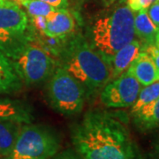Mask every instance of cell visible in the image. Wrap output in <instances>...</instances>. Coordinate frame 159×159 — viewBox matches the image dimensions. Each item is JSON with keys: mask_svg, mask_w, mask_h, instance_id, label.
Wrapping results in <instances>:
<instances>
[{"mask_svg": "<svg viewBox=\"0 0 159 159\" xmlns=\"http://www.w3.org/2000/svg\"><path fill=\"white\" fill-rule=\"evenodd\" d=\"M134 33L142 42L144 49L148 45L155 44V38L159 29L148 16L147 9L134 12Z\"/></svg>", "mask_w": 159, "mask_h": 159, "instance_id": "5bb4252c", "label": "cell"}, {"mask_svg": "<svg viewBox=\"0 0 159 159\" xmlns=\"http://www.w3.org/2000/svg\"><path fill=\"white\" fill-rule=\"evenodd\" d=\"M6 55L12 63L20 79L26 84H38L51 77L55 70V61L49 52L30 38L21 42Z\"/></svg>", "mask_w": 159, "mask_h": 159, "instance_id": "277c9868", "label": "cell"}, {"mask_svg": "<svg viewBox=\"0 0 159 159\" xmlns=\"http://www.w3.org/2000/svg\"><path fill=\"white\" fill-rule=\"evenodd\" d=\"M23 6L26 7L31 17L43 16L47 18L53 11L57 10L53 6H50L49 4L41 0H29Z\"/></svg>", "mask_w": 159, "mask_h": 159, "instance_id": "ac0fdd59", "label": "cell"}, {"mask_svg": "<svg viewBox=\"0 0 159 159\" xmlns=\"http://www.w3.org/2000/svg\"><path fill=\"white\" fill-rule=\"evenodd\" d=\"M47 95L52 109L66 116L80 112L87 97L84 87L61 66L51 75Z\"/></svg>", "mask_w": 159, "mask_h": 159, "instance_id": "8992f818", "label": "cell"}, {"mask_svg": "<svg viewBox=\"0 0 159 159\" xmlns=\"http://www.w3.org/2000/svg\"><path fill=\"white\" fill-rule=\"evenodd\" d=\"M147 11L152 22L159 29V0L155 1L147 9Z\"/></svg>", "mask_w": 159, "mask_h": 159, "instance_id": "ffe728a7", "label": "cell"}, {"mask_svg": "<svg viewBox=\"0 0 159 159\" xmlns=\"http://www.w3.org/2000/svg\"><path fill=\"white\" fill-rule=\"evenodd\" d=\"M23 124L14 119L0 120V157L5 158L11 153Z\"/></svg>", "mask_w": 159, "mask_h": 159, "instance_id": "4fadbf2b", "label": "cell"}, {"mask_svg": "<svg viewBox=\"0 0 159 159\" xmlns=\"http://www.w3.org/2000/svg\"><path fill=\"white\" fill-rule=\"evenodd\" d=\"M143 51L144 47L142 42L135 38L123 48H121L110 61V66L111 69V80L116 79L120 74L125 73L132 62Z\"/></svg>", "mask_w": 159, "mask_h": 159, "instance_id": "8fae6325", "label": "cell"}, {"mask_svg": "<svg viewBox=\"0 0 159 159\" xmlns=\"http://www.w3.org/2000/svg\"><path fill=\"white\" fill-rule=\"evenodd\" d=\"M20 87L21 81L12 63L0 51V94L16 91Z\"/></svg>", "mask_w": 159, "mask_h": 159, "instance_id": "9a60e30c", "label": "cell"}, {"mask_svg": "<svg viewBox=\"0 0 159 159\" xmlns=\"http://www.w3.org/2000/svg\"><path fill=\"white\" fill-rule=\"evenodd\" d=\"M59 55L61 67L74 76L89 95L102 90L111 80V69L108 61L81 34L70 38Z\"/></svg>", "mask_w": 159, "mask_h": 159, "instance_id": "7a4b0ae2", "label": "cell"}, {"mask_svg": "<svg viewBox=\"0 0 159 159\" xmlns=\"http://www.w3.org/2000/svg\"><path fill=\"white\" fill-rule=\"evenodd\" d=\"M159 97V80L155 81L151 84L144 86L139 93L135 102L131 107V112L136 111L137 110L142 108V106L149 102L157 100Z\"/></svg>", "mask_w": 159, "mask_h": 159, "instance_id": "e0dca14e", "label": "cell"}, {"mask_svg": "<svg viewBox=\"0 0 159 159\" xmlns=\"http://www.w3.org/2000/svg\"><path fill=\"white\" fill-rule=\"evenodd\" d=\"M70 135L81 159H146L120 112L89 111L71 126Z\"/></svg>", "mask_w": 159, "mask_h": 159, "instance_id": "6da1fadb", "label": "cell"}, {"mask_svg": "<svg viewBox=\"0 0 159 159\" xmlns=\"http://www.w3.org/2000/svg\"><path fill=\"white\" fill-rule=\"evenodd\" d=\"M156 151H157V156H158V157H159V131H158V134H157V142H156Z\"/></svg>", "mask_w": 159, "mask_h": 159, "instance_id": "4316f807", "label": "cell"}, {"mask_svg": "<svg viewBox=\"0 0 159 159\" xmlns=\"http://www.w3.org/2000/svg\"><path fill=\"white\" fill-rule=\"evenodd\" d=\"M57 10H65L68 6V0H41Z\"/></svg>", "mask_w": 159, "mask_h": 159, "instance_id": "cb8c5ba5", "label": "cell"}, {"mask_svg": "<svg viewBox=\"0 0 159 159\" xmlns=\"http://www.w3.org/2000/svg\"><path fill=\"white\" fill-rule=\"evenodd\" d=\"M133 122L141 132H151L159 128V97L153 102L131 112Z\"/></svg>", "mask_w": 159, "mask_h": 159, "instance_id": "7c38bea8", "label": "cell"}, {"mask_svg": "<svg viewBox=\"0 0 159 159\" xmlns=\"http://www.w3.org/2000/svg\"><path fill=\"white\" fill-rule=\"evenodd\" d=\"M29 19L18 4L6 0L0 5V51L7 53L29 39Z\"/></svg>", "mask_w": 159, "mask_h": 159, "instance_id": "52a82bcc", "label": "cell"}, {"mask_svg": "<svg viewBox=\"0 0 159 159\" xmlns=\"http://www.w3.org/2000/svg\"><path fill=\"white\" fill-rule=\"evenodd\" d=\"M155 46L159 50V30L157 31V35H156V38H155Z\"/></svg>", "mask_w": 159, "mask_h": 159, "instance_id": "484cf974", "label": "cell"}, {"mask_svg": "<svg viewBox=\"0 0 159 159\" xmlns=\"http://www.w3.org/2000/svg\"><path fill=\"white\" fill-rule=\"evenodd\" d=\"M74 17L65 10H56L47 17V25L43 35L49 38H64L74 32Z\"/></svg>", "mask_w": 159, "mask_h": 159, "instance_id": "30bf717a", "label": "cell"}, {"mask_svg": "<svg viewBox=\"0 0 159 159\" xmlns=\"http://www.w3.org/2000/svg\"><path fill=\"white\" fill-rule=\"evenodd\" d=\"M134 12L126 5L115 7L89 29V43L110 65L118 51L135 38Z\"/></svg>", "mask_w": 159, "mask_h": 159, "instance_id": "3957f363", "label": "cell"}, {"mask_svg": "<svg viewBox=\"0 0 159 159\" xmlns=\"http://www.w3.org/2000/svg\"><path fill=\"white\" fill-rule=\"evenodd\" d=\"M51 159H81L76 154L74 149H66L63 151H58L53 157Z\"/></svg>", "mask_w": 159, "mask_h": 159, "instance_id": "44dd1931", "label": "cell"}, {"mask_svg": "<svg viewBox=\"0 0 159 159\" xmlns=\"http://www.w3.org/2000/svg\"><path fill=\"white\" fill-rule=\"evenodd\" d=\"M9 1H11V2H14V3H16L18 4L19 6H24L29 0H9Z\"/></svg>", "mask_w": 159, "mask_h": 159, "instance_id": "d4e9b609", "label": "cell"}, {"mask_svg": "<svg viewBox=\"0 0 159 159\" xmlns=\"http://www.w3.org/2000/svg\"><path fill=\"white\" fill-rule=\"evenodd\" d=\"M142 86L127 71L110 80L101 90L100 100L105 107L126 108L135 102Z\"/></svg>", "mask_w": 159, "mask_h": 159, "instance_id": "ba28073f", "label": "cell"}, {"mask_svg": "<svg viewBox=\"0 0 159 159\" xmlns=\"http://www.w3.org/2000/svg\"><path fill=\"white\" fill-rule=\"evenodd\" d=\"M60 149V138L51 127L23 124L11 153L5 159H51Z\"/></svg>", "mask_w": 159, "mask_h": 159, "instance_id": "5b68a950", "label": "cell"}, {"mask_svg": "<svg viewBox=\"0 0 159 159\" xmlns=\"http://www.w3.org/2000/svg\"><path fill=\"white\" fill-rule=\"evenodd\" d=\"M143 51L148 53V55L151 57V58L153 59L156 66L159 68V50L155 46V44L147 46Z\"/></svg>", "mask_w": 159, "mask_h": 159, "instance_id": "603a6c76", "label": "cell"}, {"mask_svg": "<svg viewBox=\"0 0 159 159\" xmlns=\"http://www.w3.org/2000/svg\"><path fill=\"white\" fill-rule=\"evenodd\" d=\"M1 119H14L22 123H31L33 115L30 108L20 102H0Z\"/></svg>", "mask_w": 159, "mask_h": 159, "instance_id": "2e32d148", "label": "cell"}, {"mask_svg": "<svg viewBox=\"0 0 159 159\" xmlns=\"http://www.w3.org/2000/svg\"><path fill=\"white\" fill-rule=\"evenodd\" d=\"M6 1V0H0V5H1V4H3V3H5Z\"/></svg>", "mask_w": 159, "mask_h": 159, "instance_id": "83f0119b", "label": "cell"}, {"mask_svg": "<svg viewBox=\"0 0 159 159\" xmlns=\"http://www.w3.org/2000/svg\"><path fill=\"white\" fill-rule=\"evenodd\" d=\"M32 18V24L34 27L40 31L42 34H43L44 30L46 29L47 25V18L43 16H37V17H31Z\"/></svg>", "mask_w": 159, "mask_h": 159, "instance_id": "7402d4cb", "label": "cell"}, {"mask_svg": "<svg viewBox=\"0 0 159 159\" xmlns=\"http://www.w3.org/2000/svg\"><path fill=\"white\" fill-rule=\"evenodd\" d=\"M141 83L147 86L159 80V68L147 52L142 51L126 70Z\"/></svg>", "mask_w": 159, "mask_h": 159, "instance_id": "9c48e42d", "label": "cell"}, {"mask_svg": "<svg viewBox=\"0 0 159 159\" xmlns=\"http://www.w3.org/2000/svg\"><path fill=\"white\" fill-rule=\"evenodd\" d=\"M157 0H127L126 6L130 8L134 12L148 9L149 6Z\"/></svg>", "mask_w": 159, "mask_h": 159, "instance_id": "d6986e66", "label": "cell"}]
</instances>
